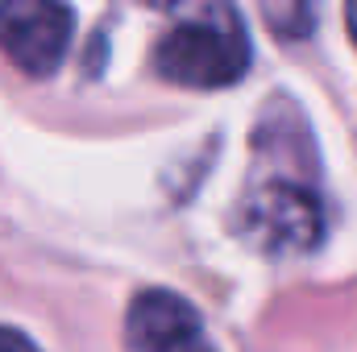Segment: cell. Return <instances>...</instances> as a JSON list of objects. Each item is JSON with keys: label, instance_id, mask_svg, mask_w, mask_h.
Masks as SVG:
<instances>
[{"label": "cell", "instance_id": "5b68a950", "mask_svg": "<svg viewBox=\"0 0 357 352\" xmlns=\"http://www.w3.org/2000/svg\"><path fill=\"white\" fill-rule=\"evenodd\" d=\"M262 17L274 29V38H287V42H299L316 29V8L312 4H262Z\"/></svg>", "mask_w": 357, "mask_h": 352}, {"label": "cell", "instance_id": "52a82bcc", "mask_svg": "<svg viewBox=\"0 0 357 352\" xmlns=\"http://www.w3.org/2000/svg\"><path fill=\"white\" fill-rule=\"evenodd\" d=\"M345 25H349V38H354V46H357V0L345 4Z\"/></svg>", "mask_w": 357, "mask_h": 352}, {"label": "cell", "instance_id": "6da1fadb", "mask_svg": "<svg viewBox=\"0 0 357 352\" xmlns=\"http://www.w3.org/2000/svg\"><path fill=\"white\" fill-rule=\"evenodd\" d=\"M250 63L254 42L233 4L178 8L162 38L154 42V75L178 88H233L237 79H245Z\"/></svg>", "mask_w": 357, "mask_h": 352}, {"label": "cell", "instance_id": "277c9868", "mask_svg": "<svg viewBox=\"0 0 357 352\" xmlns=\"http://www.w3.org/2000/svg\"><path fill=\"white\" fill-rule=\"evenodd\" d=\"M125 344L133 352H216L204 315L167 286H146L129 298Z\"/></svg>", "mask_w": 357, "mask_h": 352}, {"label": "cell", "instance_id": "8992f818", "mask_svg": "<svg viewBox=\"0 0 357 352\" xmlns=\"http://www.w3.org/2000/svg\"><path fill=\"white\" fill-rule=\"evenodd\" d=\"M0 352H42L21 328H0Z\"/></svg>", "mask_w": 357, "mask_h": 352}, {"label": "cell", "instance_id": "7a4b0ae2", "mask_svg": "<svg viewBox=\"0 0 357 352\" xmlns=\"http://www.w3.org/2000/svg\"><path fill=\"white\" fill-rule=\"evenodd\" d=\"M233 224H237L241 241L254 245L258 253L299 257L324 241L328 216H324V199H320L316 182L307 178V170H299V175L266 170L241 191Z\"/></svg>", "mask_w": 357, "mask_h": 352}, {"label": "cell", "instance_id": "3957f363", "mask_svg": "<svg viewBox=\"0 0 357 352\" xmlns=\"http://www.w3.org/2000/svg\"><path fill=\"white\" fill-rule=\"evenodd\" d=\"M75 33V13L50 0H4L0 4V50L13 67L42 79L54 75L67 58Z\"/></svg>", "mask_w": 357, "mask_h": 352}]
</instances>
